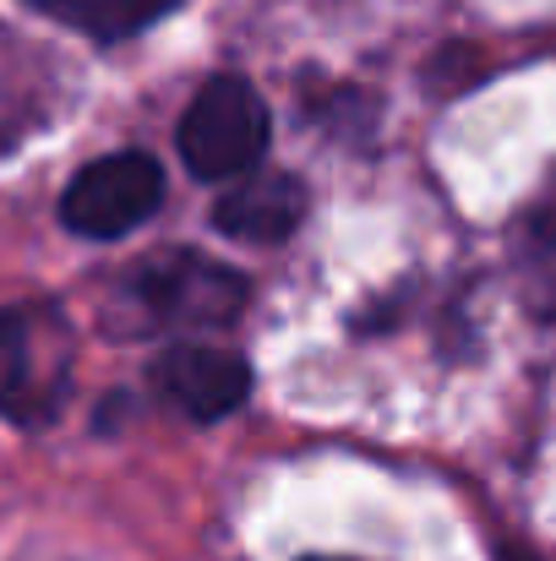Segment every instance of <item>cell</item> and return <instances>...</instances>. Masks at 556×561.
<instances>
[{
    "label": "cell",
    "mask_w": 556,
    "mask_h": 561,
    "mask_svg": "<svg viewBox=\"0 0 556 561\" xmlns=\"http://www.w3.org/2000/svg\"><path fill=\"white\" fill-rule=\"evenodd\" d=\"M246 295V278L202 251H159L126 278V300L148 317V328H229Z\"/></svg>",
    "instance_id": "cell-1"
},
{
    "label": "cell",
    "mask_w": 556,
    "mask_h": 561,
    "mask_svg": "<svg viewBox=\"0 0 556 561\" xmlns=\"http://www.w3.org/2000/svg\"><path fill=\"white\" fill-rule=\"evenodd\" d=\"M268 148V104L246 77H213L181 121V159L196 181H246Z\"/></svg>",
    "instance_id": "cell-2"
},
{
    "label": "cell",
    "mask_w": 556,
    "mask_h": 561,
    "mask_svg": "<svg viewBox=\"0 0 556 561\" xmlns=\"http://www.w3.org/2000/svg\"><path fill=\"white\" fill-rule=\"evenodd\" d=\"M164 202V170L154 153H104L71 175L60 196V224L88 240H115L148 224Z\"/></svg>",
    "instance_id": "cell-3"
},
{
    "label": "cell",
    "mask_w": 556,
    "mask_h": 561,
    "mask_svg": "<svg viewBox=\"0 0 556 561\" xmlns=\"http://www.w3.org/2000/svg\"><path fill=\"white\" fill-rule=\"evenodd\" d=\"M154 381L181 403L191 420H224L246 403L251 392V366L229 350H207V344H181L159 360Z\"/></svg>",
    "instance_id": "cell-4"
},
{
    "label": "cell",
    "mask_w": 556,
    "mask_h": 561,
    "mask_svg": "<svg viewBox=\"0 0 556 561\" xmlns=\"http://www.w3.org/2000/svg\"><path fill=\"white\" fill-rule=\"evenodd\" d=\"M306 218V191L295 175H246L235 191L218 196L213 207V224L235 240H257V245H273L284 234H295Z\"/></svg>",
    "instance_id": "cell-5"
},
{
    "label": "cell",
    "mask_w": 556,
    "mask_h": 561,
    "mask_svg": "<svg viewBox=\"0 0 556 561\" xmlns=\"http://www.w3.org/2000/svg\"><path fill=\"white\" fill-rule=\"evenodd\" d=\"M55 387L38 381V339L22 311H0V414L33 420L44 414Z\"/></svg>",
    "instance_id": "cell-6"
},
{
    "label": "cell",
    "mask_w": 556,
    "mask_h": 561,
    "mask_svg": "<svg viewBox=\"0 0 556 561\" xmlns=\"http://www.w3.org/2000/svg\"><path fill=\"white\" fill-rule=\"evenodd\" d=\"M27 5H38L44 16H55L99 44L132 38V33L154 27L164 11H175V0H27Z\"/></svg>",
    "instance_id": "cell-7"
},
{
    "label": "cell",
    "mask_w": 556,
    "mask_h": 561,
    "mask_svg": "<svg viewBox=\"0 0 556 561\" xmlns=\"http://www.w3.org/2000/svg\"><path fill=\"white\" fill-rule=\"evenodd\" d=\"M519 273L530 284V300L556 317V186L541 196V207L519 229Z\"/></svg>",
    "instance_id": "cell-8"
},
{
    "label": "cell",
    "mask_w": 556,
    "mask_h": 561,
    "mask_svg": "<svg viewBox=\"0 0 556 561\" xmlns=\"http://www.w3.org/2000/svg\"><path fill=\"white\" fill-rule=\"evenodd\" d=\"M33 126H38V110H33L16 88H5V82H0V153H5V148H16Z\"/></svg>",
    "instance_id": "cell-9"
},
{
    "label": "cell",
    "mask_w": 556,
    "mask_h": 561,
    "mask_svg": "<svg viewBox=\"0 0 556 561\" xmlns=\"http://www.w3.org/2000/svg\"><path fill=\"white\" fill-rule=\"evenodd\" d=\"M497 561H541L535 551H524V546H502V557Z\"/></svg>",
    "instance_id": "cell-10"
},
{
    "label": "cell",
    "mask_w": 556,
    "mask_h": 561,
    "mask_svg": "<svg viewBox=\"0 0 556 561\" xmlns=\"http://www.w3.org/2000/svg\"><path fill=\"white\" fill-rule=\"evenodd\" d=\"M311 561H344V557H311Z\"/></svg>",
    "instance_id": "cell-11"
}]
</instances>
